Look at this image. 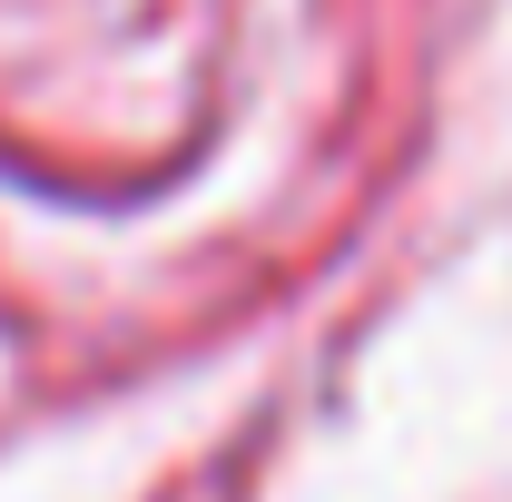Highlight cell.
I'll use <instances>...</instances> for the list:
<instances>
[]
</instances>
